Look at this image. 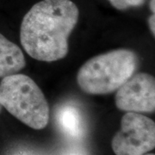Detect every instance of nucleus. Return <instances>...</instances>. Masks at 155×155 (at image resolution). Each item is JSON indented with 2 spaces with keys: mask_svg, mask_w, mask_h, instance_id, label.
I'll use <instances>...</instances> for the list:
<instances>
[{
  "mask_svg": "<svg viewBox=\"0 0 155 155\" xmlns=\"http://www.w3.org/2000/svg\"><path fill=\"white\" fill-rule=\"evenodd\" d=\"M26 66L21 48L0 33V78L18 73Z\"/></svg>",
  "mask_w": 155,
  "mask_h": 155,
  "instance_id": "6",
  "label": "nucleus"
},
{
  "mask_svg": "<svg viewBox=\"0 0 155 155\" xmlns=\"http://www.w3.org/2000/svg\"><path fill=\"white\" fill-rule=\"evenodd\" d=\"M148 24H149V28L151 32L153 33V35H155V16L154 14L151 15L148 19Z\"/></svg>",
  "mask_w": 155,
  "mask_h": 155,
  "instance_id": "9",
  "label": "nucleus"
},
{
  "mask_svg": "<svg viewBox=\"0 0 155 155\" xmlns=\"http://www.w3.org/2000/svg\"><path fill=\"white\" fill-rule=\"evenodd\" d=\"M0 104L12 116L34 129H42L49 121V106L42 91L30 77L16 73L3 78Z\"/></svg>",
  "mask_w": 155,
  "mask_h": 155,
  "instance_id": "3",
  "label": "nucleus"
},
{
  "mask_svg": "<svg viewBox=\"0 0 155 155\" xmlns=\"http://www.w3.org/2000/svg\"><path fill=\"white\" fill-rule=\"evenodd\" d=\"M116 105L121 110L151 113L155 110V80L152 75L133 74L116 91Z\"/></svg>",
  "mask_w": 155,
  "mask_h": 155,
  "instance_id": "5",
  "label": "nucleus"
},
{
  "mask_svg": "<svg viewBox=\"0 0 155 155\" xmlns=\"http://www.w3.org/2000/svg\"><path fill=\"white\" fill-rule=\"evenodd\" d=\"M111 146L116 155H141L152 151L155 147L154 122L140 113L127 112Z\"/></svg>",
  "mask_w": 155,
  "mask_h": 155,
  "instance_id": "4",
  "label": "nucleus"
},
{
  "mask_svg": "<svg viewBox=\"0 0 155 155\" xmlns=\"http://www.w3.org/2000/svg\"><path fill=\"white\" fill-rule=\"evenodd\" d=\"M111 5L119 11H125L133 7H140L146 0H108Z\"/></svg>",
  "mask_w": 155,
  "mask_h": 155,
  "instance_id": "8",
  "label": "nucleus"
},
{
  "mask_svg": "<svg viewBox=\"0 0 155 155\" xmlns=\"http://www.w3.org/2000/svg\"><path fill=\"white\" fill-rule=\"evenodd\" d=\"M1 109H2V106H1V104H0V112H1Z\"/></svg>",
  "mask_w": 155,
  "mask_h": 155,
  "instance_id": "11",
  "label": "nucleus"
},
{
  "mask_svg": "<svg viewBox=\"0 0 155 155\" xmlns=\"http://www.w3.org/2000/svg\"><path fill=\"white\" fill-rule=\"evenodd\" d=\"M155 0H151L150 1V10L153 12V14H154L155 11Z\"/></svg>",
  "mask_w": 155,
  "mask_h": 155,
  "instance_id": "10",
  "label": "nucleus"
},
{
  "mask_svg": "<svg viewBox=\"0 0 155 155\" xmlns=\"http://www.w3.org/2000/svg\"><path fill=\"white\" fill-rule=\"evenodd\" d=\"M71 0H42L32 6L21 24L20 41L30 57L53 62L68 54V38L78 19Z\"/></svg>",
  "mask_w": 155,
  "mask_h": 155,
  "instance_id": "1",
  "label": "nucleus"
},
{
  "mask_svg": "<svg viewBox=\"0 0 155 155\" xmlns=\"http://www.w3.org/2000/svg\"><path fill=\"white\" fill-rule=\"evenodd\" d=\"M57 120L63 133L72 138H80L84 132L82 115L76 106L67 104L61 107Z\"/></svg>",
  "mask_w": 155,
  "mask_h": 155,
  "instance_id": "7",
  "label": "nucleus"
},
{
  "mask_svg": "<svg viewBox=\"0 0 155 155\" xmlns=\"http://www.w3.org/2000/svg\"><path fill=\"white\" fill-rule=\"evenodd\" d=\"M138 55L129 49H116L86 61L77 75L78 86L87 94L116 91L136 71Z\"/></svg>",
  "mask_w": 155,
  "mask_h": 155,
  "instance_id": "2",
  "label": "nucleus"
},
{
  "mask_svg": "<svg viewBox=\"0 0 155 155\" xmlns=\"http://www.w3.org/2000/svg\"><path fill=\"white\" fill-rule=\"evenodd\" d=\"M141 155H154V154H146V153H145V154H141Z\"/></svg>",
  "mask_w": 155,
  "mask_h": 155,
  "instance_id": "12",
  "label": "nucleus"
},
{
  "mask_svg": "<svg viewBox=\"0 0 155 155\" xmlns=\"http://www.w3.org/2000/svg\"><path fill=\"white\" fill-rule=\"evenodd\" d=\"M72 155H79V154H72Z\"/></svg>",
  "mask_w": 155,
  "mask_h": 155,
  "instance_id": "13",
  "label": "nucleus"
}]
</instances>
